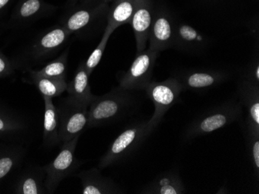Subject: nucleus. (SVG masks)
I'll return each instance as SVG.
<instances>
[{
    "label": "nucleus",
    "instance_id": "1",
    "mask_svg": "<svg viewBox=\"0 0 259 194\" xmlns=\"http://www.w3.org/2000/svg\"><path fill=\"white\" fill-rule=\"evenodd\" d=\"M134 102L130 91L120 87L102 96L95 95L89 106L88 128L103 126L123 118Z\"/></svg>",
    "mask_w": 259,
    "mask_h": 194
},
{
    "label": "nucleus",
    "instance_id": "2",
    "mask_svg": "<svg viewBox=\"0 0 259 194\" xmlns=\"http://www.w3.org/2000/svg\"><path fill=\"white\" fill-rule=\"evenodd\" d=\"M154 130L148 121L137 123L126 128L116 137L100 159V169H105L126 158L143 143Z\"/></svg>",
    "mask_w": 259,
    "mask_h": 194
},
{
    "label": "nucleus",
    "instance_id": "3",
    "mask_svg": "<svg viewBox=\"0 0 259 194\" xmlns=\"http://www.w3.org/2000/svg\"><path fill=\"white\" fill-rule=\"evenodd\" d=\"M89 106L90 105L68 96L57 107L60 143H66L76 138L85 128H88Z\"/></svg>",
    "mask_w": 259,
    "mask_h": 194
},
{
    "label": "nucleus",
    "instance_id": "4",
    "mask_svg": "<svg viewBox=\"0 0 259 194\" xmlns=\"http://www.w3.org/2000/svg\"><path fill=\"white\" fill-rule=\"evenodd\" d=\"M241 115L239 104L226 102L195 120L186 130L185 138L192 140L198 136L209 134L236 121Z\"/></svg>",
    "mask_w": 259,
    "mask_h": 194
},
{
    "label": "nucleus",
    "instance_id": "5",
    "mask_svg": "<svg viewBox=\"0 0 259 194\" xmlns=\"http://www.w3.org/2000/svg\"><path fill=\"white\" fill-rule=\"evenodd\" d=\"M79 136L70 141L63 143L58 156L53 161L44 167L46 178L45 180V190L52 193L65 178L72 174L81 165L75 157V150Z\"/></svg>",
    "mask_w": 259,
    "mask_h": 194
},
{
    "label": "nucleus",
    "instance_id": "6",
    "mask_svg": "<svg viewBox=\"0 0 259 194\" xmlns=\"http://www.w3.org/2000/svg\"><path fill=\"white\" fill-rule=\"evenodd\" d=\"M183 88L181 82L175 78H168L164 82H151L145 88L147 95L151 100L155 111L148 121L151 126H158L165 113L179 101Z\"/></svg>",
    "mask_w": 259,
    "mask_h": 194
},
{
    "label": "nucleus",
    "instance_id": "7",
    "mask_svg": "<svg viewBox=\"0 0 259 194\" xmlns=\"http://www.w3.org/2000/svg\"><path fill=\"white\" fill-rule=\"evenodd\" d=\"M158 54V52L149 48L138 53L129 70L120 79V88L130 91L145 90L151 82Z\"/></svg>",
    "mask_w": 259,
    "mask_h": 194
},
{
    "label": "nucleus",
    "instance_id": "8",
    "mask_svg": "<svg viewBox=\"0 0 259 194\" xmlns=\"http://www.w3.org/2000/svg\"><path fill=\"white\" fill-rule=\"evenodd\" d=\"M84 7H73L71 11L62 20V26L72 33H81L87 31L92 26L103 17H107L108 4L99 1L98 4H92L91 0L87 1Z\"/></svg>",
    "mask_w": 259,
    "mask_h": 194
},
{
    "label": "nucleus",
    "instance_id": "9",
    "mask_svg": "<svg viewBox=\"0 0 259 194\" xmlns=\"http://www.w3.org/2000/svg\"><path fill=\"white\" fill-rule=\"evenodd\" d=\"M154 18L151 0H138L136 10L130 23L135 33L137 54L146 48Z\"/></svg>",
    "mask_w": 259,
    "mask_h": 194
},
{
    "label": "nucleus",
    "instance_id": "10",
    "mask_svg": "<svg viewBox=\"0 0 259 194\" xmlns=\"http://www.w3.org/2000/svg\"><path fill=\"white\" fill-rule=\"evenodd\" d=\"M176 27L168 14L160 12L155 16L150 31L149 49L159 52L169 48L174 43Z\"/></svg>",
    "mask_w": 259,
    "mask_h": 194
},
{
    "label": "nucleus",
    "instance_id": "11",
    "mask_svg": "<svg viewBox=\"0 0 259 194\" xmlns=\"http://www.w3.org/2000/svg\"><path fill=\"white\" fill-rule=\"evenodd\" d=\"M71 33L63 26L54 27L44 33L33 43L32 54L36 59H43L60 50L68 41Z\"/></svg>",
    "mask_w": 259,
    "mask_h": 194
},
{
    "label": "nucleus",
    "instance_id": "12",
    "mask_svg": "<svg viewBox=\"0 0 259 194\" xmlns=\"http://www.w3.org/2000/svg\"><path fill=\"white\" fill-rule=\"evenodd\" d=\"M81 181V193L115 194L121 193L122 190L112 179L104 177L100 169L92 168L84 170L78 175Z\"/></svg>",
    "mask_w": 259,
    "mask_h": 194
},
{
    "label": "nucleus",
    "instance_id": "13",
    "mask_svg": "<svg viewBox=\"0 0 259 194\" xmlns=\"http://www.w3.org/2000/svg\"><path fill=\"white\" fill-rule=\"evenodd\" d=\"M242 103L245 106L248 134H259V89L252 82H244L240 86Z\"/></svg>",
    "mask_w": 259,
    "mask_h": 194
},
{
    "label": "nucleus",
    "instance_id": "14",
    "mask_svg": "<svg viewBox=\"0 0 259 194\" xmlns=\"http://www.w3.org/2000/svg\"><path fill=\"white\" fill-rule=\"evenodd\" d=\"M55 7L47 4L45 0H19L13 14L14 21L26 23L50 14Z\"/></svg>",
    "mask_w": 259,
    "mask_h": 194
},
{
    "label": "nucleus",
    "instance_id": "15",
    "mask_svg": "<svg viewBox=\"0 0 259 194\" xmlns=\"http://www.w3.org/2000/svg\"><path fill=\"white\" fill-rule=\"evenodd\" d=\"M90 75L87 72L85 63H80L72 82L67 87L68 95L76 101L90 105L95 95L91 92L90 86Z\"/></svg>",
    "mask_w": 259,
    "mask_h": 194
},
{
    "label": "nucleus",
    "instance_id": "16",
    "mask_svg": "<svg viewBox=\"0 0 259 194\" xmlns=\"http://www.w3.org/2000/svg\"><path fill=\"white\" fill-rule=\"evenodd\" d=\"M186 191L181 178L173 171L161 173L144 188L142 193L182 194Z\"/></svg>",
    "mask_w": 259,
    "mask_h": 194
},
{
    "label": "nucleus",
    "instance_id": "17",
    "mask_svg": "<svg viewBox=\"0 0 259 194\" xmlns=\"http://www.w3.org/2000/svg\"><path fill=\"white\" fill-rule=\"evenodd\" d=\"M138 0H116L109 9L107 27L114 31L124 24H130L137 8Z\"/></svg>",
    "mask_w": 259,
    "mask_h": 194
},
{
    "label": "nucleus",
    "instance_id": "18",
    "mask_svg": "<svg viewBox=\"0 0 259 194\" xmlns=\"http://www.w3.org/2000/svg\"><path fill=\"white\" fill-rule=\"evenodd\" d=\"M45 104L44 113V143L49 146H55L60 143L58 136L59 120L58 110L54 105L52 98L43 97Z\"/></svg>",
    "mask_w": 259,
    "mask_h": 194
},
{
    "label": "nucleus",
    "instance_id": "19",
    "mask_svg": "<svg viewBox=\"0 0 259 194\" xmlns=\"http://www.w3.org/2000/svg\"><path fill=\"white\" fill-rule=\"evenodd\" d=\"M33 83L43 97L53 98L60 96L67 90L65 78H48L30 73Z\"/></svg>",
    "mask_w": 259,
    "mask_h": 194
},
{
    "label": "nucleus",
    "instance_id": "20",
    "mask_svg": "<svg viewBox=\"0 0 259 194\" xmlns=\"http://www.w3.org/2000/svg\"><path fill=\"white\" fill-rule=\"evenodd\" d=\"M223 80V75L217 72H192L181 82L183 88L203 89L214 86Z\"/></svg>",
    "mask_w": 259,
    "mask_h": 194
},
{
    "label": "nucleus",
    "instance_id": "21",
    "mask_svg": "<svg viewBox=\"0 0 259 194\" xmlns=\"http://www.w3.org/2000/svg\"><path fill=\"white\" fill-rule=\"evenodd\" d=\"M68 50H65L58 58L52 60L40 70L32 71L30 73L48 78H65L68 70Z\"/></svg>",
    "mask_w": 259,
    "mask_h": 194
},
{
    "label": "nucleus",
    "instance_id": "22",
    "mask_svg": "<svg viewBox=\"0 0 259 194\" xmlns=\"http://www.w3.org/2000/svg\"><path fill=\"white\" fill-rule=\"evenodd\" d=\"M202 41H203V37L190 25L180 24L176 27L173 45L177 44L184 48L186 47L193 48Z\"/></svg>",
    "mask_w": 259,
    "mask_h": 194
},
{
    "label": "nucleus",
    "instance_id": "23",
    "mask_svg": "<svg viewBox=\"0 0 259 194\" xmlns=\"http://www.w3.org/2000/svg\"><path fill=\"white\" fill-rule=\"evenodd\" d=\"M45 183L41 176L36 173L24 175L17 182L15 192L19 194L45 193Z\"/></svg>",
    "mask_w": 259,
    "mask_h": 194
},
{
    "label": "nucleus",
    "instance_id": "24",
    "mask_svg": "<svg viewBox=\"0 0 259 194\" xmlns=\"http://www.w3.org/2000/svg\"><path fill=\"white\" fill-rule=\"evenodd\" d=\"M113 30L109 27H106L105 28L104 33H103V37L100 40V43L98 46L96 47L95 50H93V53L89 56L87 61L85 63V68H87V72H89L90 75L93 73V71L95 70L97 65L100 63L101 60L102 56H103V53H104L106 47H107V43H108L109 39L112 33H113Z\"/></svg>",
    "mask_w": 259,
    "mask_h": 194
},
{
    "label": "nucleus",
    "instance_id": "25",
    "mask_svg": "<svg viewBox=\"0 0 259 194\" xmlns=\"http://www.w3.org/2000/svg\"><path fill=\"white\" fill-rule=\"evenodd\" d=\"M17 161V156L14 153L0 155V181L4 179L14 169Z\"/></svg>",
    "mask_w": 259,
    "mask_h": 194
},
{
    "label": "nucleus",
    "instance_id": "26",
    "mask_svg": "<svg viewBox=\"0 0 259 194\" xmlns=\"http://www.w3.org/2000/svg\"><path fill=\"white\" fill-rule=\"evenodd\" d=\"M250 155L253 165L258 173L259 169V134H248Z\"/></svg>",
    "mask_w": 259,
    "mask_h": 194
},
{
    "label": "nucleus",
    "instance_id": "27",
    "mask_svg": "<svg viewBox=\"0 0 259 194\" xmlns=\"http://www.w3.org/2000/svg\"><path fill=\"white\" fill-rule=\"evenodd\" d=\"M20 122L4 114H0V133L13 131L20 128Z\"/></svg>",
    "mask_w": 259,
    "mask_h": 194
},
{
    "label": "nucleus",
    "instance_id": "28",
    "mask_svg": "<svg viewBox=\"0 0 259 194\" xmlns=\"http://www.w3.org/2000/svg\"><path fill=\"white\" fill-rule=\"evenodd\" d=\"M14 72V68L7 56L0 51V78L10 76Z\"/></svg>",
    "mask_w": 259,
    "mask_h": 194
},
{
    "label": "nucleus",
    "instance_id": "29",
    "mask_svg": "<svg viewBox=\"0 0 259 194\" xmlns=\"http://www.w3.org/2000/svg\"><path fill=\"white\" fill-rule=\"evenodd\" d=\"M78 1H79V0H68L67 7H68V8H72V7H75Z\"/></svg>",
    "mask_w": 259,
    "mask_h": 194
},
{
    "label": "nucleus",
    "instance_id": "30",
    "mask_svg": "<svg viewBox=\"0 0 259 194\" xmlns=\"http://www.w3.org/2000/svg\"><path fill=\"white\" fill-rule=\"evenodd\" d=\"M254 77L255 78V81L257 83H258L259 81V66L258 64H257L256 66L255 69L254 71Z\"/></svg>",
    "mask_w": 259,
    "mask_h": 194
},
{
    "label": "nucleus",
    "instance_id": "31",
    "mask_svg": "<svg viewBox=\"0 0 259 194\" xmlns=\"http://www.w3.org/2000/svg\"><path fill=\"white\" fill-rule=\"evenodd\" d=\"M11 0H0V10H3L6 6L10 4Z\"/></svg>",
    "mask_w": 259,
    "mask_h": 194
},
{
    "label": "nucleus",
    "instance_id": "32",
    "mask_svg": "<svg viewBox=\"0 0 259 194\" xmlns=\"http://www.w3.org/2000/svg\"><path fill=\"white\" fill-rule=\"evenodd\" d=\"M100 1H101V2L105 3V4H108L109 3H113L114 1H116V0H100Z\"/></svg>",
    "mask_w": 259,
    "mask_h": 194
},
{
    "label": "nucleus",
    "instance_id": "33",
    "mask_svg": "<svg viewBox=\"0 0 259 194\" xmlns=\"http://www.w3.org/2000/svg\"><path fill=\"white\" fill-rule=\"evenodd\" d=\"M85 1H90V0H85Z\"/></svg>",
    "mask_w": 259,
    "mask_h": 194
}]
</instances>
